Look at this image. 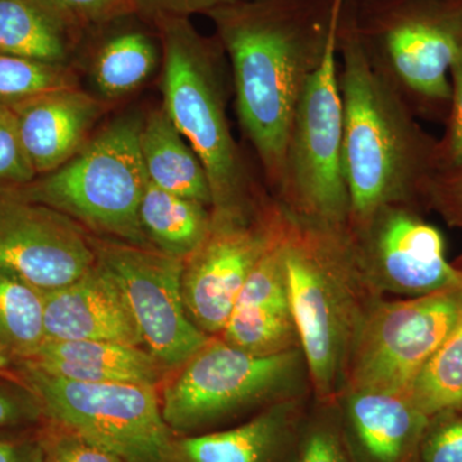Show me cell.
Masks as SVG:
<instances>
[{
  "label": "cell",
  "mask_w": 462,
  "mask_h": 462,
  "mask_svg": "<svg viewBox=\"0 0 462 462\" xmlns=\"http://www.w3.org/2000/svg\"><path fill=\"white\" fill-rule=\"evenodd\" d=\"M97 263L90 233L74 220L0 188V270L42 291L69 284Z\"/></svg>",
  "instance_id": "cell-14"
},
{
  "label": "cell",
  "mask_w": 462,
  "mask_h": 462,
  "mask_svg": "<svg viewBox=\"0 0 462 462\" xmlns=\"http://www.w3.org/2000/svg\"><path fill=\"white\" fill-rule=\"evenodd\" d=\"M139 147L149 181L211 208L205 169L163 107L149 112L142 124Z\"/></svg>",
  "instance_id": "cell-22"
},
{
  "label": "cell",
  "mask_w": 462,
  "mask_h": 462,
  "mask_svg": "<svg viewBox=\"0 0 462 462\" xmlns=\"http://www.w3.org/2000/svg\"><path fill=\"white\" fill-rule=\"evenodd\" d=\"M23 364L72 382L158 389L170 374L144 346L106 340H45L35 357Z\"/></svg>",
  "instance_id": "cell-20"
},
{
  "label": "cell",
  "mask_w": 462,
  "mask_h": 462,
  "mask_svg": "<svg viewBox=\"0 0 462 462\" xmlns=\"http://www.w3.org/2000/svg\"><path fill=\"white\" fill-rule=\"evenodd\" d=\"M157 62L154 36L138 26H123L100 42L91 71L94 84L106 98H120L141 87Z\"/></svg>",
  "instance_id": "cell-25"
},
{
  "label": "cell",
  "mask_w": 462,
  "mask_h": 462,
  "mask_svg": "<svg viewBox=\"0 0 462 462\" xmlns=\"http://www.w3.org/2000/svg\"><path fill=\"white\" fill-rule=\"evenodd\" d=\"M42 462H125L105 447L54 422H42Z\"/></svg>",
  "instance_id": "cell-30"
},
{
  "label": "cell",
  "mask_w": 462,
  "mask_h": 462,
  "mask_svg": "<svg viewBox=\"0 0 462 462\" xmlns=\"http://www.w3.org/2000/svg\"><path fill=\"white\" fill-rule=\"evenodd\" d=\"M85 32L47 0H0V53L69 65Z\"/></svg>",
  "instance_id": "cell-21"
},
{
  "label": "cell",
  "mask_w": 462,
  "mask_h": 462,
  "mask_svg": "<svg viewBox=\"0 0 462 462\" xmlns=\"http://www.w3.org/2000/svg\"><path fill=\"white\" fill-rule=\"evenodd\" d=\"M419 449L421 462H462V406L430 418Z\"/></svg>",
  "instance_id": "cell-31"
},
{
  "label": "cell",
  "mask_w": 462,
  "mask_h": 462,
  "mask_svg": "<svg viewBox=\"0 0 462 462\" xmlns=\"http://www.w3.org/2000/svg\"><path fill=\"white\" fill-rule=\"evenodd\" d=\"M42 424L0 431V462H42Z\"/></svg>",
  "instance_id": "cell-37"
},
{
  "label": "cell",
  "mask_w": 462,
  "mask_h": 462,
  "mask_svg": "<svg viewBox=\"0 0 462 462\" xmlns=\"http://www.w3.org/2000/svg\"><path fill=\"white\" fill-rule=\"evenodd\" d=\"M338 54L348 226H357L383 207L409 205L416 191L427 189L438 154L365 45L354 0L343 7Z\"/></svg>",
  "instance_id": "cell-2"
},
{
  "label": "cell",
  "mask_w": 462,
  "mask_h": 462,
  "mask_svg": "<svg viewBox=\"0 0 462 462\" xmlns=\"http://www.w3.org/2000/svg\"><path fill=\"white\" fill-rule=\"evenodd\" d=\"M409 394L430 418L462 406V316L413 380Z\"/></svg>",
  "instance_id": "cell-26"
},
{
  "label": "cell",
  "mask_w": 462,
  "mask_h": 462,
  "mask_svg": "<svg viewBox=\"0 0 462 462\" xmlns=\"http://www.w3.org/2000/svg\"><path fill=\"white\" fill-rule=\"evenodd\" d=\"M234 2L236 0H130L134 11L153 25L162 18L207 14Z\"/></svg>",
  "instance_id": "cell-33"
},
{
  "label": "cell",
  "mask_w": 462,
  "mask_h": 462,
  "mask_svg": "<svg viewBox=\"0 0 462 462\" xmlns=\"http://www.w3.org/2000/svg\"><path fill=\"white\" fill-rule=\"evenodd\" d=\"M16 115L23 144L38 175L58 169L87 144L103 105L74 88L48 91L17 105Z\"/></svg>",
  "instance_id": "cell-19"
},
{
  "label": "cell",
  "mask_w": 462,
  "mask_h": 462,
  "mask_svg": "<svg viewBox=\"0 0 462 462\" xmlns=\"http://www.w3.org/2000/svg\"><path fill=\"white\" fill-rule=\"evenodd\" d=\"M44 422L35 394L16 378L0 376V431L25 430Z\"/></svg>",
  "instance_id": "cell-32"
},
{
  "label": "cell",
  "mask_w": 462,
  "mask_h": 462,
  "mask_svg": "<svg viewBox=\"0 0 462 462\" xmlns=\"http://www.w3.org/2000/svg\"><path fill=\"white\" fill-rule=\"evenodd\" d=\"M356 23L383 69L416 96L449 102L462 51V0L355 2Z\"/></svg>",
  "instance_id": "cell-9"
},
{
  "label": "cell",
  "mask_w": 462,
  "mask_h": 462,
  "mask_svg": "<svg viewBox=\"0 0 462 462\" xmlns=\"http://www.w3.org/2000/svg\"><path fill=\"white\" fill-rule=\"evenodd\" d=\"M45 340L42 291L0 270V370L32 360Z\"/></svg>",
  "instance_id": "cell-24"
},
{
  "label": "cell",
  "mask_w": 462,
  "mask_h": 462,
  "mask_svg": "<svg viewBox=\"0 0 462 462\" xmlns=\"http://www.w3.org/2000/svg\"><path fill=\"white\" fill-rule=\"evenodd\" d=\"M427 190L449 223L462 227V167H443L434 173Z\"/></svg>",
  "instance_id": "cell-35"
},
{
  "label": "cell",
  "mask_w": 462,
  "mask_h": 462,
  "mask_svg": "<svg viewBox=\"0 0 462 462\" xmlns=\"http://www.w3.org/2000/svg\"><path fill=\"white\" fill-rule=\"evenodd\" d=\"M355 2H357V3L372 2V0H355Z\"/></svg>",
  "instance_id": "cell-39"
},
{
  "label": "cell",
  "mask_w": 462,
  "mask_h": 462,
  "mask_svg": "<svg viewBox=\"0 0 462 462\" xmlns=\"http://www.w3.org/2000/svg\"><path fill=\"white\" fill-rule=\"evenodd\" d=\"M90 242L97 260L123 288L145 348L167 372L179 369L211 338L194 325L185 310L184 260L93 234Z\"/></svg>",
  "instance_id": "cell-11"
},
{
  "label": "cell",
  "mask_w": 462,
  "mask_h": 462,
  "mask_svg": "<svg viewBox=\"0 0 462 462\" xmlns=\"http://www.w3.org/2000/svg\"><path fill=\"white\" fill-rule=\"evenodd\" d=\"M336 404L354 462H409L430 421L409 392L346 391Z\"/></svg>",
  "instance_id": "cell-17"
},
{
  "label": "cell",
  "mask_w": 462,
  "mask_h": 462,
  "mask_svg": "<svg viewBox=\"0 0 462 462\" xmlns=\"http://www.w3.org/2000/svg\"><path fill=\"white\" fill-rule=\"evenodd\" d=\"M85 29L134 11L130 0H47Z\"/></svg>",
  "instance_id": "cell-34"
},
{
  "label": "cell",
  "mask_w": 462,
  "mask_h": 462,
  "mask_svg": "<svg viewBox=\"0 0 462 462\" xmlns=\"http://www.w3.org/2000/svg\"><path fill=\"white\" fill-rule=\"evenodd\" d=\"M452 109L442 153L443 167H462V51L451 69Z\"/></svg>",
  "instance_id": "cell-36"
},
{
  "label": "cell",
  "mask_w": 462,
  "mask_h": 462,
  "mask_svg": "<svg viewBox=\"0 0 462 462\" xmlns=\"http://www.w3.org/2000/svg\"><path fill=\"white\" fill-rule=\"evenodd\" d=\"M338 35L339 26L330 36L320 65L307 80L294 112L278 202L310 223L346 227L351 206L343 172L345 112Z\"/></svg>",
  "instance_id": "cell-7"
},
{
  "label": "cell",
  "mask_w": 462,
  "mask_h": 462,
  "mask_svg": "<svg viewBox=\"0 0 462 462\" xmlns=\"http://www.w3.org/2000/svg\"><path fill=\"white\" fill-rule=\"evenodd\" d=\"M142 229L152 247L187 260L211 227V208L147 181L139 207Z\"/></svg>",
  "instance_id": "cell-23"
},
{
  "label": "cell",
  "mask_w": 462,
  "mask_h": 462,
  "mask_svg": "<svg viewBox=\"0 0 462 462\" xmlns=\"http://www.w3.org/2000/svg\"><path fill=\"white\" fill-rule=\"evenodd\" d=\"M0 376H5V378H16L17 375L12 372H2V370H0Z\"/></svg>",
  "instance_id": "cell-38"
},
{
  "label": "cell",
  "mask_w": 462,
  "mask_h": 462,
  "mask_svg": "<svg viewBox=\"0 0 462 462\" xmlns=\"http://www.w3.org/2000/svg\"><path fill=\"white\" fill-rule=\"evenodd\" d=\"M279 211V202H273L263 203L251 217L212 215L205 240L184 260L185 310L207 336L223 333L240 291L272 242Z\"/></svg>",
  "instance_id": "cell-12"
},
{
  "label": "cell",
  "mask_w": 462,
  "mask_h": 462,
  "mask_svg": "<svg viewBox=\"0 0 462 462\" xmlns=\"http://www.w3.org/2000/svg\"><path fill=\"white\" fill-rule=\"evenodd\" d=\"M294 462H354L340 420L322 415L305 422Z\"/></svg>",
  "instance_id": "cell-29"
},
{
  "label": "cell",
  "mask_w": 462,
  "mask_h": 462,
  "mask_svg": "<svg viewBox=\"0 0 462 462\" xmlns=\"http://www.w3.org/2000/svg\"><path fill=\"white\" fill-rule=\"evenodd\" d=\"M282 245L311 392L321 404H336L365 319L384 296L365 275L348 226L310 223L282 207Z\"/></svg>",
  "instance_id": "cell-3"
},
{
  "label": "cell",
  "mask_w": 462,
  "mask_h": 462,
  "mask_svg": "<svg viewBox=\"0 0 462 462\" xmlns=\"http://www.w3.org/2000/svg\"><path fill=\"white\" fill-rule=\"evenodd\" d=\"M303 425V400L285 401L233 427L175 436L169 462H294Z\"/></svg>",
  "instance_id": "cell-18"
},
{
  "label": "cell",
  "mask_w": 462,
  "mask_h": 462,
  "mask_svg": "<svg viewBox=\"0 0 462 462\" xmlns=\"http://www.w3.org/2000/svg\"><path fill=\"white\" fill-rule=\"evenodd\" d=\"M142 124L138 116L116 118L65 165L14 189L93 236L153 248L139 220L148 181L139 147Z\"/></svg>",
  "instance_id": "cell-6"
},
{
  "label": "cell",
  "mask_w": 462,
  "mask_h": 462,
  "mask_svg": "<svg viewBox=\"0 0 462 462\" xmlns=\"http://www.w3.org/2000/svg\"><path fill=\"white\" fill-rule=\"evenodd\" d=\"M269 247L249 275L220 338L254 355H275L300 348L282 260L281 203Z\"/></svg>",
  "instance_id": "cell-15"
},
{
  "label": "cell",
  "mask_w": 462,
  "mask_h": 462,
  "mask_svg": "<svg viewBox=\"0 0 462 462\" xmlns=\"http://www.w3.org/2000/svg\"><path fill=\"white\" fill-rule=\"evenodd\" d=\"M78 87L69 65L0 53V105L14 106L48 91Z\"/></svg>",
  "instance_id": "cell-27"
},
{
  "label": "cell",
  "mask_w": 462,
  "mask_h": 462,
  "mask_svg": "<svg viewBox=\"0 0 462 462\" xmlns=\"http://www.w3.org/2000/svg\"><path fill=\"white\" fill-rule=\"evenodd\" d=\"M461 316L462 288L406 300L380 298L356 339L343 393L409 392Z\"/></svg>",
  "instance_id": "cell-10"
},
{
  "label": "cell",
  "mask_w": 462,
  "mask_h": 462,
  "mask_svg": "<svg viewBox=\"0 0 462 462\" xmlns=\"http://www.w3.org/2000/svg\"><path fill=\"white\" fill-rule=\"evenodd\" d=\"M42 297L47 340H106L144 346L123 288L98 260L80 278L42 291Z\"/></svg>",
  "instance_id": "cell-16"
},
{
  "label": "cell",
  "mask_w": 462,
  "mask_h": 462,
  "mask_svg": "<svg viewBox=\"0 0 462 462\" xmlns=\"http://www.w3.org/2000/svg\"><path fill=\"white\" fill-rule=\"evenodd\" d=\"M163 56V109L199 158L212 194V215L251 217L260 211L231 135L214 42L189 17L154 23Z\"/></svg>",
  "instance_id": "cell-4"
},
{
  "label": "cell",
  "mask_w": 462,
  "mask_h": 462,
  "mask_svg": "<svg viewBox=\"0 0 462 462\" xmlns=\"http://www.w3.org/2000/svg\"><path fill=\"white\" fill-rule=\"evenodd\" d=\"M311 392L300 348L254 355L211 337L160 388L163 419L175 436L233 427L273 404Z\"/></svg>",
  "instance_id": "cell-5"
},
{
  "label": "cell",
  "mask_w": 462,
  "mask_h": 462,
  "mask_svg": "<svg viewBox=\"0 0 462 462\" xmlns=\"http://www.w3.org/2000/svg\"><path fill=\"white\" fill-rule=\"evenodd\" d=\"M12 372L38 398L44 421L76 431L125 462H169L175 434L163 419L160 389L72 382L30 364Z\"/></svg>",
  "instance_id": "cell-8"
},
{
  "label": "cell",
  "mask_w": 462,
  "mask_h": 462,
  "mask_svg": "<svg viewBox=\"0 0 462 462\" xmlns=\"http://www.w3.org/2000/svg\"><path fill=\"white\" fill-rule=\"evenodd\" d=\"M36 176L14 109L0 105V188H21Z\"/></svg>",
  "instance_id": "cell-28"
},
{
  "label": "cell",
  "mask_w": 462,
  "mask_h": 462,
  "mask_svg": "<svg viewBox=\"0 0 462 462\" xmlns=\"http://www.w3.org/2000/svg\"><path fill=\"white\" fill-rule=\"evenodd\" d=\"M348 227L365 275L382 296L411 298L462 288V272L447 260L442 233L409 205L383 207Z\"/></svg>",
  "instance_id": "cell-13"
},
{
  "label": "cell",
  "mask_w": 462,
  "mask_h": 462,
  "mask_svg": "<svg viewBox=\"0 0 462 462\" xmlns=\"http://www.w3.org/2000/svg\"><path fill=\"white\" fill-rule=\"evenodd\" d=\"M345 2L236 0L206 14L229 56L240 125L276 189L298 102Z\"/></svg>",
  "instance_id": "cell-1"
}]
</instances>
